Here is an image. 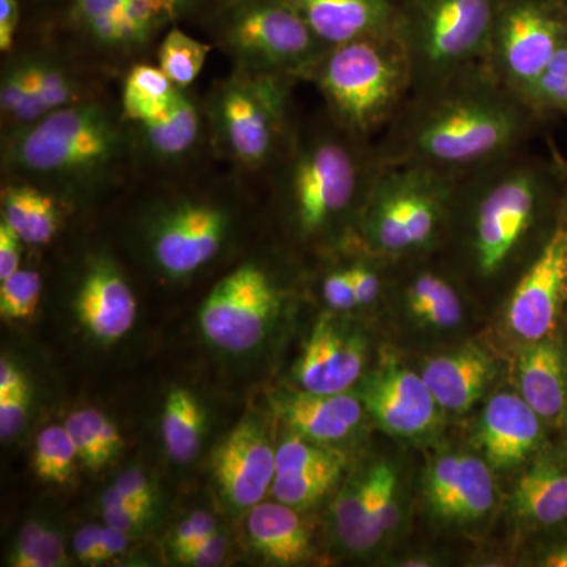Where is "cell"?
<instances>
[{"label": "cell", "mask_w": 567, "mask_h": 567, "mask_svg": "<svg viewBox=\"0 0 567 567\" xmlns=\"http://www.w3.org/2000/svg\"><path fill=\"white\" fill-rule=\"evenodd\" d=\"M181 91L156 63L141 61L123 73L118 102L126 121L147 122L169 111Z\"/></svg>", "instance_id": "29"}, {"label": "cell", "mask_w": 567, "mask_h": 567, "mask_svg": "<svg viewBox=\"0 0 567 567\" xmlns=\"http://www.w3.org/2000/svg\"><path fill=\"white\" fill-rule=\"evenodd\" d=\"M28 382H25L20 369L7 358H2V361H0V398L20 393V391L28 390Z\"/></svg>", "instance_id": "56"}, {"label": "cell", "mask_w": 567, "mask_h": 567, "mask_svg": "<svg viewBox=\"0 0 567 567\" xmlns=\"http://www.w3.org/2000/svg\"><path fill=\"white\" fill-rule=\"evenodd\" d=\"M128 537L130 535H126V533L107 527V525L103 527L102 540H100L99 565H104V563L112 561V559L122 555L126 550V546H128Z\"/></svg>", "instance_id": "53"}, {"label": "cell", "mask_w": 567, "mask_h": 567, "mask_svg": "<svg viewBox=\"0 0 567 567\" xmlns=\"http://www.w3.org/2000/svg\"><path fill=\"white\" fill-rule=\"evenodd\" d=\"M66 431L76 446L78 456L82 464L91 470H100L110 464L111 458L104 453L102 442H100L99 434H96L95 425L89 409L78 410L71 413L65 421Z\"/></svg>", "instance_id": "41"}, {"label": "cell", "mask_w": 567, "mask_h": 567, "mask_svg": "<svg viewBox=\"0 0 567 567\" xmlns=\"http://www.w3.org/2000/svg\"><path fill=\"white\" fill-rule=\"evenodd\" d=\"M363 401L380 427L393 435H420L435 424L439 404L423 377L409 369L390 365L380 371L365 383Z\"/></svg>", "instance_id": "19"}, {"label": "cell", "mask_w": 567, "mask_h": 567, "mask_svg": "<svg viewBox=\"0 0 567 567\" xmlns=\"http://www.w3.org/2000/svg\"><path fill=\"white\" fill-rule=\"evenodd\" d=\"M344 464L341 453L317 446L301 435L290 436L276 447V475L344 468Z\"/></svg>", "instance_id": "38"}, {"label": "cell", "mask_w": 567, "mask_h": 567, "mask_svg": "<svg viewBox=\"0 0 567 567\" xmlns=\"http://www.w3.org/2000/svg\"><path fill=\"white\" fill-rule=\"evenodd\" d=\"M333 525L336 537L347 550L365 554L375 547L368 525L365 475L353 480L338 495L333 505Z\"/></svg>", "instance_id": "33"}, {"label": "cell", "mask_w": 567, "mask_h": 567, "mask_svg": "<svg viewBox=\"0 0 567 567\" xmlns=\"http://www.w3.org/2000/svg\"><path fill=\"white\" fill-rule=\"evenodd\" d=\"M543 436L540 416L522 395L496 394L480 424V440L488 464L509 468L524 462Z\"/></svg>", "instance_id": "22"}, {"label": "cell", "mask_w": 567, "mask_h": 567, "mask_svg": "<svg viewBox=\"0 0 567 567\" xmlns=\"http://www.w3.org/2000/svg\"><path fill=\"white\" fill-rule=\"evenodd\" d=\"M89 415H91L93 425H95L104 453L107 454L112 462V458L117 456L118 451L123 446L121 432L117 431V427H115L110 417L104 416L100 410L89 409Z\"/></svg>", "instance_id": "52"}, {"label": "cell", "mask_w": 567, "mask_h": 567, "mask_svg": "<svg viewBox=\"0 0 567 567\" xmlns=\"http://www.w3.org/2000/svg\"><path fill=\"white\" fill-rule=\"evenodd\" d=\"M43 279L33 268H20L0 281V316L3 320L31 319L39 308Z\"/></svg>", "instance_id": "40"}, {"label": "cell", "mask_w": 567, "mask_h": 567, "mask_svg": "<svg viewBox=\"0 0 567 567\" xmlns=\"http://www.w3.org/2000/svg\"><path fill=\"white\" fill-rule=\"evenodd\" d=\"M425 494L436 516L454 522L477 520L494 506V477L481 458L450 454L429 470Z\"/></svg>", "instance_id": "20"}, {"label": "cell", "mask_w": 567, "mask_h": 567, "mask_svg": "<svg viewBox=\"0 0 567 567\" xmlns=\"http://www.w3.org/2000/svg\"><path fill=\"white\" fill-rule=\"evenodd\" d=\"M123 495L142 503V505L155 506V491L147 475L140 468H130L112 484Z\"/></svg>", "instance_id": "50"}, {"label": "cell", "mask_w": 567, "mask_h": 567, "mask_svg": "<svg viewBox=\"0 0 567 567\" xmlns=\"http://www.w3.org/2000/svg\"><path fill=\"white\" fill-rule=\"evenodd\" d=\"M346 130L375 141L412 92V70L394 33L324 48L301 74Z\"/></svg>", "instance_id": "6"}, {"label": "cell", "mask_w": 567, "mask_h": 567, "mask_svg": "<svg viewBox=\"0 0 567 567\" xmlns=\"http://www.w3.org/2000/svg\"><path fill=\"white\" fill-rule=\"evenodd\" d=\"M278 412L298 435L317 443H330L346 439L360 424L363 405L349 393L303 391L282 398Z\"/></svg>", "instance_id": "23"}, {"label": "cell", "mask_w": 567, "mask_h": 567, "mask_svg": "<svg viewBox=\"0 0 567 567\" xmlns=\"http://www.w3.org/2000/svg\"><path fill=\"white\" fill-rule=\"evenodd\" d=\"M74 311L82 327L103 342H115L132 330L137 301L121 268L104 254H93L84 268Z\"/></svg>", "instance_id": "17"}, {"label": "cell", "mask_w": 567, "mask_h": 567, "mask_svg": "<svg viewBox=\"0 0 567 567\" xmlns=\"http://www.w3.org/2000/svg\"><path fill=\"white\" fill-rule=\"evenodd\" d=\"M212 466L226 502L238 509H251L274 486L276 450L262 425L245 420L216 446Z\"/></svg>", "instance_id": "16"}, {"label": "cell", "mask_w": 567, "mask_h": 567, "mask_svg": "<svg viewBox=\"0 0 567 567\" xmlns=\"http://www.w3.org/2000/svg\"><path fill=\"white\" fill-rule=\"evenodd\" d=\"M364 361L363 339L346 333L330 317L322 316L312 328L295 374L308 393H347L360 379Z\"/></svg>", "instance_id": "18"}, {"label": "cell", "mask_w": 567, "mask_h": 567, "mask_svg": "<svg viewBox=\"0 0 567 567\" xmlns=\"http://www.w3.org/2000/svg\"><path fill=\"white\" fill-rule=\"evenodd\" d=\"M365 251H368V257H357L347 265L360 306L374 305L382 295L383 284H385L382 274H380L379 265L375 264L379 254L374 252V260H371L372 251H369L368 248H365Z\"/></svg>", "instance_id": "42"}, {"label": "cell", "mask_w": 567, "mask_h": 567, "mask_svg": "<svg viewBox=\"0 0 567 567\" xmlns=\"http://www.w3.org/2000/svg\"><path fill=\"white\" fill-rule=\"evenodd\" d=\"M565 166H566V174H567V159H566V162H565Z\"/></svg>", "instance_id": "59"}, {"label": "cell", "mask_w": 567, "mask_h": 567, "mask_svg": "<svg viewBox=\"0 0 567 567\" xmlns=\"http://www.w3.org/2000/svg\"><path fill=\"white\" fill-rule=\"evenodd\" d=\"M364 475L369 533L377 546L398 524V476L390 464L372 466Z\"/></svg>", "instance_id": "35"}, {"label": "cell", "mask_w": 567, "mask_h": 567, "mask_svg": "<svg viewBox=\"0 0 567 567\" xmlns=\"http://www.w3.org/2000/svg\"><path fill=\"white\" fill-rule=\"evenodd\" d=\"M152 506H115L103 507L104 524L118 532L133 535L151 522Z\"/></svg>", "instance_id": "48"}, {"label": "cell", "mask_w": 567, "mask_h": 567, "mask_svg": "<svg viewBox=\"0 0 567 567\" xmlns=\"http://www.w3.org/2000/svg\"><path fill=\"white\" fill-rule=\"evenodd\" d=\"M25 22L22 0H0V52L9 55L20 41Z\"/></svg>", "instance_id": "47"}, {"label": "cell", "mask_w": 567, "mask_h": 567, "mask_svg": "<svg viewBox=\"0 0 567 567\" xmlns=\"http://www.w3.org/2000/svg\"><path fill=\"white\" fill-rule=\"evenodd\" d=\"M567 35V11L554 0H502L486 59L496 80L528 102Z\"/></svg>", "instance_id": "12"}, {"label": "cell", "mask_w": 567, "mask_h": 567, "mask_svg": "<svg viewBox=\"0 0 567 567\" xmlns=\"http://www.w3.org/2000/svg\"><path fill=\"white\" fill-rule=\"evenodd\" d=\"M199 25L237 69L298 82L324 50L286 0H227Z\"/></svg>", "instance_id": "11"}, {"label": "cell", "mask_w": 567, "mask_h": 567, "mask_svg": "<svg viewBox=\"0 0 567 567\" xmlns=\"http://www.w3.org/2000/svg\"><path fill=\"white\" fill-rule=\"evenodd\" d=\"M322 297L324 303L336 312H349L357 308L352 279L346 267H334L324 274L322 279Z\"/></svg>", "instance_id": "43"}, {"label": "cell", "mask_w": 567, "mask_h": 567, "mask_svg": "<svg viewBox=\"0 0 567 567\" xmlns=\"http://www.w3.org/2000/svg\"><path fill=\"white\" fill-rule=\"evenodd\" d=\"M342 468L317 470V472L276 475L271 494L276 502L295 509L315 505L341 476Z\"/></svg>", "instance_id": "39"}, {"label": "cell", "mask_w": 567, "mask_h": 567, "mask_svg": "<svg viewBox=\"0 0 567 567\" xmlns=\"http://www.w3.org/2000/svg\"><path fill=\"white\" fill-rule=\"evenodd\" d=\"M565 162L554 144L548 156L525 147L457 177L450 226L476 278H498L535 238L554 235L567 216Z\"/></svg>", "instance_id": "2"}, {"label": "cell", "mask_w": 567, "mask_h": 567, "mask_svg": "<svg viewBox=\"0 0 567 567\" xmlns=\"http://www.w3.org/2000/svg\"><path fill=\"white\" fill-rule=\"evenodd\" d=\"M324 48L395 31L394 0H286ZM395 35V33H394Z\"/></svg>", "instance_id": "21"}, {"label": "cell", "mask_w": 567, "mask_h": 567, "mask_svg": "<svg viewBox=\"0 0 567 567\" xmlns=\"http://www.w3.org/2000/svg\"><path fill=\"white\" fill-rule=\"evenodd\" d=\"M178 7L181 21H192L199 24L213 10L221 7L227 0H175Z\"/></svg>", "instance_id": "54"}, {"label": "cell", "mask_w": 567, "mask_h": 567, "mask_svg": "<svg viewBox=\"0 0 567 567\" xmlns=\"http://www.w3.org/2000/svg\"><path fill=\"white\" fill-rule=\"evenodd\" d=\"M76 461L80 456L65 424L50 425L37 436L33 470L44 483H70Z\"/></svg>", "instance_id": "34"}, {"label": "cell", "mask_w": 567, "mask_h": 567, "mask_svg": "<svg viewBox=\"0 0 567 567\" xmlns=\"http://www.w3.org/2000/svg\"><path fill=\"white\" fill-rule=\"evenodd\" d=\"M492 375L494 365L487 354L465 349L429 361L421 377L440 409L464 413L484 393Z\"/></svg>", "instance_id": "24"}, {"label": "cell", "mask_w": 567, "mask_h": 567, "mask_svg": "<svg viewBox=\"0 0 567 567\" xmlns=\"http://www.w3.org/2000/svg\"><path fill=\"white\" fill-rule=\"evenodd\" d=\"M406 308L416 319L435 328H453L464 317V303L456 284L434 268H423L406 279Z\"/></svg>", "instance_id": "30"}, {"label": "cell", "mask_w": 567, "mask_h": 567, "mask_svg": "<svg viewBox=\"0 0 567 567\" xmlns=\"http://www.w3.org/2000/svg\"><path fill=\"white\" fill-rule=\"evenodd\" d=\"M25 10V24H37L54 17L69 3V0H22Z\"/></svg>", "instance_id": "55"}, {"label": "cell", "mask_w": 567, "mask_h": 567, "mask_svg": "<svg viewBox=\"0 0 567 567\" xmlns=\"http://www.w3.org/2000/svg\"><path fill=\"white\" fill-rule=\"evenodd\" d=\"M380 167L375 141L349 132L322 107L298 118L265 181L300 240H346L357 235Z\"/></svg>", "instance_id": "4"}, {"label": "cell", "mask_w": 567, "mask_h": 567, "mask_svg": "<svg viewBox=\"0 0 567 567\" xmlns=\"http://www.w3.org/2000/svg\"><path fill=\"white\" fill-rule=\"evenodd\" d=\"M213 48L174 24L156 44V65L178 89H189L204 70Z\"/></svg>", "instance_id": "32"}, {"label": "cell", "mask_w": 567, "mask_h": 567, "mask_svg": "<svg viewBox=\"0 0 567 567\" xmlns=\"http://www.w3.org/2000/svg\"><path fill=\"white\" fill-rule=\"evenodd\" d=\"M246 529L257 554L274 565H298L311 555L308 529L292 506L260 502L249 511Z\"/></svg>", "instance_id": "27"}, {"label": "cell", "mask_w": 567, "mask_h": 567, "mask_svg": "<svg viewBox=\"0 0 567 567\" xmlns=\"http://www.w3.org/2000/svg\"><path fill=\"white\" fill-rule=\"evenodd\" d=\"M69 565L61 533L48 528L39 520L21 528L9 555L13 567H62Z\"/></svg>", "instance_id": "36"}, {"label": "cell", "mask_w": 567, "mask_h": 567, "mask_svg": "<svg viewBox=\"0 0 567 567\" xmlns=\"http://www.w3.org/2000/svg\"><path fill=\"white\" fill-rule=\"evenodd\" d=\"M566 298L567 216L514 284L507 305V320L514 333L528 342L550 336Z\"/></svg>", "instance_id": "15"}, {"label": "cell", "mask_w": 567, "mask_h": 567, "mask_svg": "<svg viewBox=\"0 0 567 567\" xmlns=\"http://www.w3.org/2000/svg\"><path fill=\"white\" fill-rule=\"evenodd\" d=\"M528 103L546 122L559 115L567 117V35L529 92Z\"/></svg>", "instance_id": "37"}, {"label": "cell", "mask_w": 567, "mask_h": 567, "mask_svg": "<svg viewBox=\"0 0 567 567\" xmlns=\"http://www.w3.org/2000/svg\"><path fill=\"white\" fill-rule=\"evenodd\" d=\"M297 80L234 66L204 99L212 152L245 178L267 177L289 144Z\"/></svg>", "instance_id": "7"}, {"label": "cell", "mask_w": 567, "mask_h": 567, "mask_svg": "<svg viewBox=\"0 0 567 567\" xmlns=\"http://www.w3.org/2000/svg\"><path fill=\"white\" fill-rule=\"evenodd\" d=\"M102 529L103 527H100V525L91 524L85 525L74 535L73 551L78 561H81L82 565L99 566Z\"/></svg>", "instance_id": "51"}, {"label": "cell", "mask_w": 567, "mask_h": 567, "mask_svg": "<svg viewBox=\"0 0 567 567\" xmlns=\"http://www.w3.org/2000/svg\"><path fill=\"white\" fill-rule=\"evenodd\" d=\"M140 178L132 125L110 93L2 136V182H28L65 203L95 199Z\"/></svg>", "instance_id": "3"}, {"label": "cell", "mask_w": 567, "mask_h": 567, "mask_svg": "<svg viewBox=\"0 0 567 567\" xmlns=\"http://www.w3.org/2000/svg\"><path fill=\"white\" fill-rule=\"evenodd\" d=\"M167 456L177 464H192L199 456L204 436V412L192 391L175 388L167 394L162 416Z\"/></svg>", "instance_id": "31"}, {"label": "cell", "mask_w": 567, "mask_h": 567, "mask_svg": "<svg viewBox=\"0 0 567 567\" xmlns=\"http://www.w3.org/2000/svg\"><path fill=\"white\" fill-rule=\"evenodd\" d=\"M539 565L546 567H567V543L559 544V546L548 550L546 557L540 559Z\"/></svg>", "instance_id": "57"}, {"label": "cell", "mask_w": 567, "mask_h": 567, "mask_svg": "<svg viewBox=\"0 0 567 567\" xmlns=\"http://www.w3.org/2000/svg\"><path fill=\"white\" fill-rule=\"evenodd\" d=\"M24 246L28 245L22 241L20 235L0 219V281L20 270Z\"/></svg>", "instance_id": "49"}, {"label": "cell", "mask_w": 567, "mask_h": 567, "mask_svg": "<svg viewBox=\"0 0 567 567\" xmlns=\"http://www.w3.org/2000/svg\"><path fill=\"white\" fill-rule=\"evenodd\" d=\"M210 167L205 163L185 173L145 175L163 186L144 216L145 249L156 270L175 281L215 262L234 234L237 213L229 197L246 178Z\"/></svg>", "instance_id": "5"}, {"label": "cell", "mask_w": 567, "mask_h": 567, "mask_svg": "<svg viewBox=\"0 0 567 567\" xmlns=\"http://www.w3.org/2000/svg\"><path fill=\"white\" fill-rule=\"evenodd\" d=\"M229 551V543L223 533L216 532L215 535L205 537L196 546L186 548L181 554L175 555L181 565L193 567H216L221 566Z\"/></svg>", "instance_id": "45"}, {"label": "cell", "mask_w": 567, "mask_h": 567, "mask_svg": "<svg viewBox=\"0 0 567 567\" xmlns=\"http://www.w3.org/2000/svg\"><path fill=\"white\" fill-rule=\"evenodd\" d=\"M140 177L185 173L216 159L204 99L182 89L171 110L153 121L130 123Z\"/></svg>", "instance_id": "14"}, {"label": "cell", "mask_w": 567, "mask_h": 567, "mask_svg": "<svg viewBox=\"0 0 567 567\" xmlns=\"http://www.w3.org/2000/svg\"><path fill=\"white\" fill-rule=\"evenodd\" d=\"M31 393L22 390L20 393L3 395L0 398V439L10 442L20 434L28 420Z\"/></svg>", "instance_id": "46"}, {"label": "cell", "mask_w": 567, "mask_h": 567, "mask_svg": "<svg viewBox=\"0 0 567 567\" xmlns=\"http://www.w3.org/2000/svg\"><path fill=\"white\" fill-rule=\"evenodd\" d=\"M520 395L543 420L567 409V368L561 347L550 336L529 342L518 361Z\"/></svg>", "instance_id": "25"}, {"label": "cell", "mask_w": 567, "mask_h": 567, "mask_svg": "<svg viewBox=\"0 0 567 567\" xmlns=\"http://www.w3.org/2000/svg\"><path fill=\"white\" fill-rule=\"evenodd\" d=\"M282 297L274 271L257 260H246L219 279L205 298L200 330L224 352H249L264 341L281 311Z\"/></svg>", "instance_id": "13"}, {"label": "cell", "mask_w": 567, "mask_h": 567, "mask_svg": "<svg viewBox=\"0 0 567 567\" xmlns=\"http://www.w3.org/2000/svg\"><path fill=\"white\" fill-rule=\"evenodd\" d=\"M499 2L394 0V33L409 58L412 92L486 65Z\"/></svg>", "instance_id": "10"}, {"label": "cell", "mask_w": 567, "mask_h": 567, "mask_svg": "<svg viewBox=\"0 0 567 567\" xmlns=\"http://www.w3.org/2000/svg\"><path fill=\"white\" fill-rule=\"evenodd\" d=\"M487 65L410 93L375 140L382 166H416L461 177L528 147L546 125Z\"/></svg>", "instance_id": "1"}, {"label": "cell", "mask_w": 567, "mask_h": 567, "mask_svg": "<svg viewBox=\"0 0 567 567\" xmlns=\"http://www.w3.org/2000/svg\"><path fill=\"white\" fill-rule=\"evenodd\" d=\"M554 2H557L561 9H565L567 11V0H554Z\"/></svg>", "instance_id": "58"}, {"label": "cell", "mask_w": 567, "mask_h": 567, "mask_svg": "<svg viewBox=\"0 0 567 567\" xmlns=\"http://www.w3.org/2000/svg\"><path fill=\"white\" fill-rule=\"evenodd\" d=\"M456 183L425 167H380L358 221V240L386 260L427 252L447 233Z\"/></svg>", "instance_id": "8"}, {"label": "cell", "mask_w": 567, "mask_h": 567, "mask_svg": "<svg viewBox=\"0 0 567 567\" xmlns=\"http://www.w3.org/2000/svg\"><path fill=\"white\" fill-rule=\"evenodd\" d=\"M216 532H218V525L215 517L204 511H196L175 528L173 540H171L174 557L186 548L196 546L205 537L215 535Z\"/></svg>", "instance_id": "44"}, {"label": "cell", "mask_w": 567, "mask_h": 567, "mask_svg": "<svg viewBox=\"0 0 567 567\" xmlns=\"http://www.w3.org/2000/svg\"><path fill=\"white\" fill-rule=\"evenodd\" d=\"M3 221L28 246L51 245L59 237L70 205L58 194L28 182H2L0 192Z\"/></svg>", "instance_id": "26"}, {"label": "cell", "mask_w": 567, "mask_h": 567, "mask_svg": "<svg viewBox=\"0 0 567 567\" xmlns=\"http://www.w3.org/2000/svg\"><path fill=\"white\" fill-rule=\"evenodd\" d=\"M178 21L175 0H69L40 35L111 76L123 63L145 61L142 54Z\"/></svg>", "instance_id": "9"}, {"label": "cell", "mask_w": 567, "mask_h": 567, "mask_svg": "<svg viewBox=\"0 0 567 567\" xmlns=\"http://www.w3.org/2000/svg\"><path fill=\"white\" fill-rule=\"evenodd\" d=\"M513 507L518 517L544 527L567 520V466L554 457L535 462L517 481Z\"/></svg>", "instance_id": "28"}]
</instances>
